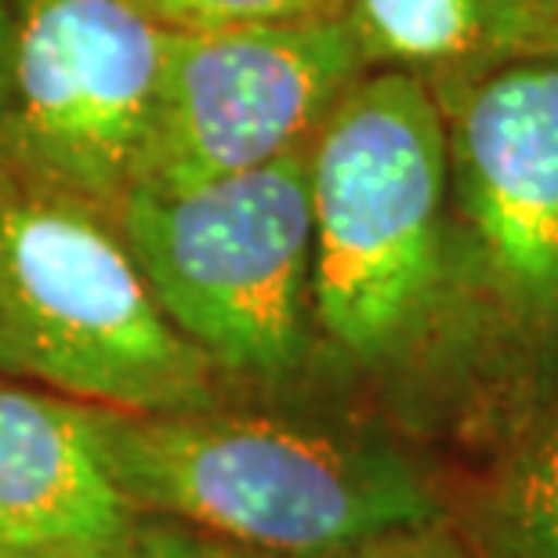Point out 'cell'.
<instances>
[{"instance_id": "obj_1", "label": "cell", "mask_w": 558, "mask_h": 558, "mask_svg": "<svg viewBox=\"0 0 558 558\" xmlns=\"http://www.w3.org/2000/svg\"><path fill=\"white\" fill-rule=\"evenodd\" d=\"M319 349L388 385L457 399L446 124L407 73H363L308 145Z\"/></svg>"}, {"instance_id": "obj_2", "label": "cell", "mask_w": 558, "mask_h": 558, "mask_svg": "<svg viewBox=\"0 0 558 558\" xmlns=\"http://www.w3.org/2000/svg\"><path fill=\"white\" fill-rule=\"evenodd\" d=\"M84 417L131 508L265 558H319L446 519L428 468L355 417L226 403L182 414L84 403Z\"/></svg>"}, {"instance_id": "obj_3", "label": "cell", "mask_w": 558, "mask_h": 558, "mask_svg": "<svg viewBox=\"0 0 558 558\" xmlns=\"http://www.w3.org/2000/svg\"><path fill=\"white\" fill-rule=\"evenodd\" d=\"M435 106L450 171L457 399L508 435L558 377V51Z\"/></svg>"}, {"instance_id": "obj_4", "label": "cell", "mask_w": 558, "mask_h": 558, "mask_svg": "<svg viewBox=\"0 0 558 558\" xmlns=\"http://www.w3.org/2000/svg\"><path fill=\"white\" fill-rule=\"evenodd\" d=\"M0 371L124 414L221 403L218 366L167 319L117 218L11 178H0Z\"/></svg>"}, {"instance_id": "obj_5", "label": "cell", "mask_w": 558, "mask_h": 558, "mask_svg": "<svg viewBox=\"0 0 558 558\" xmlns=\"http://www.w3.org/2000/svg\"><path fill=\"white\" fill-rule=\"evenodd\" d=\"M117 229L167 319L221 377L287 388L312 366L308 145L182 193L135 189Z\"/></svg>"}, {"instance_id": "obj_6", "label": "cell", "mask_w": 558, "mask_h": 558, "mask_svg": "<svg viewBox=\"0 0 558 558\" xmlns=\"http://www.w3.org/2000/svg\"><path fill=\"white\" fill-rule=\"evenodd\" d=\"M171 40L131 0H15L0 178L117 218L142 182Z\"/></svg>"}, {"instance_id": "obj_7", "label": "cell", "mask_w": 558, "mask_h": 558, "mask_svg": "<svg viewBox=\"0 0 558 558\" xmlns=\"http://www.w3.org/2000/svg\"><path fill=\"white\" fill-rule=\"evenodd\" d=\"M363 73L341 15L174 29L135 189L182 193L305 149Z\"/></svg>"}, {"instance_id": "obj_8", "label": "cell", "mask_w": 558, "mask_h": 558, "mask_svg": "<svg viewBox=\"0 0 558 558\" xmlns=\"http://www.w3.org/2000/svg\"><path fill=\"white\" fill-rule=\"evenodd\" d=\"M135 526L84 403L0 385V555L113 551L138 541Z\"/></svg>"}, {"instance_id": "obj_9", "label": "cell", "mask_w": 558, "mask_h": 558, "mask_svg": "<svg viewBox=\"0 0 558 558\" xmlns=\"http://www.w3.org/2000/svg\"><path fill=\"white\" fill-rule=\"evenodd\" d=\"M366 73H407L442 98L558 51V0H344Z\"/></svg>"}, {"instance_id": "obj_10", "label": "cell", "mask_w": 558, "mask_h": 558, "mask_svg": "<svg viewBox=\"0 0 558 558\" xmlns=\"http://www.w3.org/2000/svg\"><path fill=\"white\" fill-rule=\"evenodd\" d=\"M461 533L478 558H558V377L508 432Z\"/></svg>"}, {"instance_id": "obj_11", "label": "cell", "mask_w": 558, "mask_h": 558, "mask_svg": "<svg viewBox=\"0 0 558 558\" xmlns=\"http://www.w3.org/2000/svg\"><path fill=\"white\" fill-rule=\"evenodd\" d=\"M171 29L251 26V22H298L341 15L344 0H131Z\"/></svg>"}, {"instance_id": "obj_12", "label": "cell", "mask_w": 558, "mask_h": 558, "mask_svg": "<svg viewBox=\"0 0 558 558\" xmlns=\"http://www.w3.org/2000/svg\"><path fill=\"white\" fill-rule=\"evenodd\" d=\"M319 558H478V555L468 544L464 533L450 526V519H439L428 522V526L396 530L385 533V537L363 541L355 548H341Z\"/></svg>"}, {"instance_id": "obj_13", "label": "cell", "mask_w": 558, "mask_h": 558, "mask_svg": "<svg viewBox=\"0 0 558 558\" xmlns=\"http://www.w3.org/2000/svg\"><path fill=\"white\" fill-rule=\"evenodd\" d=\"M182 551V541H153L142 544V537L128 548H113V551H19V555H0V558H178Z\"/></svg>"}, {"instance_id": "obj_14", "label": "cell", "mask_w": 558, "mask_h": 558, "mask_svg": "<svg viewBox=\"0 0 558 558\" xmlns=\"http://www.w3.org/2000/svg\"><path fill=\"white\" fill-rule=\"evenodd\" d=\"M11 59H15V0H0V128L8 117Z\"/></svg>"}, {"instance_id": "obj_15", "label": "cell", "mask_w": 558, "mask_h": 558, "mask_svg": "<svg viewBox=\"0 0 558 558\" xmlns=\"http://www.w3.org/2000/svg\"><path fill=\"white\" fill-rule=\"evenodd\" d=\"M185 558H265V555L236 548V544H193V541H189Z\"/></svg>"}]
</instances>
